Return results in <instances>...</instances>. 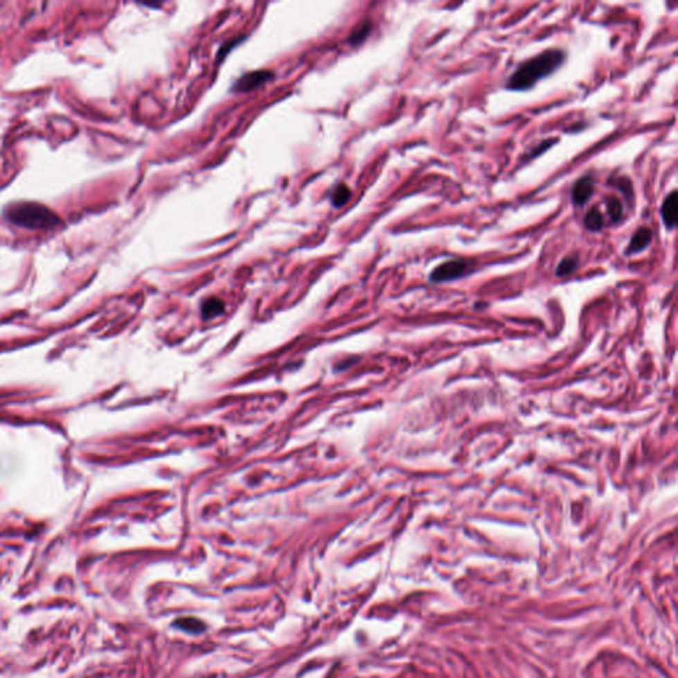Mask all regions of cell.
<instances>
[{
    "label": "cell",
    "instance_id": "1",
    "mask_svg": "<svg viewBox=\"0 0 678 678\" xmlns=\"http://www.w3.org/2000/svg\"><path fill=\"white\" fill-rule=\"evenodd\" d=\"M566 60L562 49H547L522 62L506 82L509 91H525L535 87L538 81L553 75Z\"/></svg>",
    "mask_w": 678,
    "mask_h": 678
},
{
    "label": "cell",
    "instance_id": "2",
    "mask_svg": "<svg viewBox=\"0 0 678 678\" xmlns=\"http://www.w3.org/2000/svg\"><path fill=\"white\" fill-rule=\"evenodd\" d=\"M4 217L17 226L28 229H48L60 224V217L48 207L36 202H19L8 206Z\"/></svg>",
    "mask_w": 678,
    "mask_h": 678
},
{
    "label": "cell",
    "instance_id": "3",
    "mask_svg": "<svg viewBox=\"0 0 678 678\" xmlns=\"http://www.w3.org/2000/svg\"><path fill=\"white\" fill-rule=\"evenodd\" d=\"M472 271H473V268H472V264L469 261L456 258V260H449V261L440 264L437 268L431 271L429 280L432 283H437V284L449 283V281H454V280L465 277Z\"/></svg>",
    "mask_w": 678,
    "mask_h": 678
},
{
    "label": "cell",
    "instance_id": "4",
    "mask_svg": "<svg viewBox=\"0 0 678 678\" xmlns=\"http://www.w3.org/2000/svg\"><path fill=\"white\" fill-rule=\"evenodd\" d=\"M273 73L269 71H256L242 75L239 81H236L233 89L238 91H253L258 85L269 81Z\"/></svg>",
    "mask_w": 678,
    "mask_h": 678
},
{
    "label": "cell",
    "instance_id": "5",
    "mask_svg": "<svg viewBox=\"0 0 678 678\" xmlns=\"http://www.w3.org/2000/svg\"><path fill=\"white\" fill-rule=\"evenodd\" d=\"M678 193L675 190L663 199L661 206V217L668 229H673L677 224Z\"/></svg>",
    "mask_w": 678,
    "mask_h": 678
},
{
    "label": "cell",
    "instance_id": "6",
    "mask_svg": "<svg viewBox=\"0 0 678 678\" xmlns=\"http://www.w3.org/2000/svg\"><path fill=\"white\" fill-rule=\"evenodd\" d=\"M595 181L591 177H583L573 184V203L575 206H583L594 195Z\"/></svg>",
    "mask_w": 678,
    "mask_h": 678
},
{
    "label": "cell",
    "instance_id": "7",
    "mask_svg": "<svg viewBox=\"0 0 678 678\" xmlns=\"http://www.w3.org/2000/svg\"><path fill=\"white\" fill-rule=\"evenodd\" d=\"M653 239V232L648 226H640L634 233L627 248V255H633L647 249Z\"/></svg>",
    "mask_w": 678,
    "mask_h": 678
},
{
    "label": "cell",
    "instance_id": "8",
    "mask_svg": "<svg viewBox=\"0 0 678 678\" xmlns=\"http://www.w3.org/2000/svg\"><path fill=\"white\" fill-rule=\"evenodd\" d=\"M585 226H586L588 231H592V232H599V231L603 229V213L599 211L598 207H592L587 212V215L585 217Z\"/></svg>",
    "mask_w": 678,
    "mask_h": 678
},
{
    "label": "cell",
    "instance_id": "9",
    "mask_svg": "<svg viewBox=\"0 0 678 678\" xmlns=\"http://www.w3.org/2000/svg\"><path fill=\"white\" fill-rule=\"evenodd\" d=\"M223 309H224V303L217 298H208L202 305V313H203V316H207V318L220 314L223 312Z\"/></svg>",
    "mask_w": 678,
    "mask_h": 678
},
{
    "label": "cell",
    "instance_id": "10",
    "mask_svg": "<svg viewBox=\"0 0 678 678\" xmlns=\"http://www.w3.org/2000/svg\"><path fill=\"white\" fill-rule=\"evenodd\" d=\"M576 268H578V257L567 256L559 262L555 273L557 277H566L576 271Z\"/></svg>",
    "mask_w": 678,
    "mask_h": 678
},
{
    "label": "cell",
    "instance_id": "11",
    "mask_svg": "<svg viewBox=\"0 0 678 678\" xmlns=\"http://www.w3.org/2000/svg\"><path fill=\"white\" fill-rule=\"evenodd\" d=\"M607 211L614 223H618V220L623 217V204L620 203L618 197L609 196L607 197Z\"/></svg>",
    "mask_w": 678,
    "mask_h": 678
},
{
    "label": "cell",
    "instance_id": "12",
    "mask_svg": "<svg viewBox=\"0 0 678 678\" xmlns=\"http://www.w3.org/2000/svg\"><path fill=\"white\" fill-rule=\"evenodd\" d=\"M175 625L181 630H184V631H187V632L191 633L203 632L206 628L200 620L194 618H181L175 623Z\"/></svg>",
    "mask_w": 678,
    "mask_h": 678
},
{
    "label": "cell",
    "instance_id": "13",
    "mask_svg": "<svg viewBox=\"0 0 678 678\" xmlns=\"http://www.w3.org/2000/svg\"><path fill=\"white\" fill-rule=\"evenodd\" d=\"M351 197V191L350 188L347 187L346 184H339L335 190H334V194H332V204L335 207H342L344 204H346L347 200Z\"/></svg>",
    "mask_w": 678,
    "mask_h": 678
},
{
    "label": "cell",
    "instance_id": "14",
    "mask_svg": "<svg viewBox=\"0 0 678 678\" xmlns=\"http://www.w3.org/2000/svg\"><path fill=\"white\" fill-rule=\"evenodd\" d=\"M557 142V139H544V141H543V142H541V143H539L538 146H535V148H533V149H530L528 155H526V157H525L524 159H526V161H530V159H534V158H537V157H538L539 154H543L544 151L548 150V149H550V148H551L553 145H555Z\"/></svg>",
    "mask_w": 678,
    "mask_h": 678
},
{
    "label": "cell",
    "instance_id": "15",
    "mask_svg": "<svg viewBox=\"0 0 678 678\" xmlns=\"http://www.w3.org/2000/svg\"><path fill=\"white\" fill-rule=\"evenodd\" d=\"M370 30H371V24H370V23L363 24L361 30H358L357 32H354V33H353V36L350 37V42H351L353 44H359L361 42H363V40L367 37V35L370 33Z\"/></svg>",
    "mask_w": 678,
    "mask_h": 678
},
{
    "label": "cell",
    "instance_id": "16",
    "mask_svg": "<svg viewBox=\"0 0 678 678\" xmlns=\"http://www.w3.org/2000/svg\"><path fill=\"white\" fill-rule=\"evenodd\" d=\"M618 183H616V187H618V188L621 190V193H623L624 195L627 196L630 200H632V184H631L630 179H628V178H620V179H618Z\"/></svg>",
    "mask_w": 678,
    "mask_h": 678
}]
</instances>
